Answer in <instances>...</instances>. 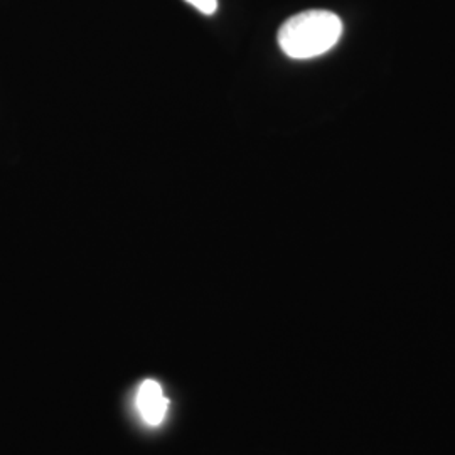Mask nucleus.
<instances>
[{
	"mask_svg": "<svg viewBox=\"0 0 455 455\" xmlns=\"http://www.w3.org/2000/svg\"><path fill=\"white\" fill-rule=\"evenodd\" d=\"M186 2L191 4L204 16H212L218 9V0H186Z\"/></svg>",
	"mask_w": 455,
	"mask_h": 455,
	"instance_id": "obj_3",
	"label": "nucleus"
},
{
	"mask_svg": "<svg viewBox=\"0 0 455 455\" xmlns=\"http://www.w3.org/2000/svg\"><path fill=\"white\" fill-rule=\"evenodd\" d=\"M137 407L147 425L157 427L163 423L169 407V400L163 395V388L156 379H146L139 388Z\"/></svg>",
	"mask_w": 455,
	"mask_h": 455,
	"instance_id": "obj_2",
	"label": "nucleus"
},
{
	"mask_svg": "<svg viewBox=\"0 0 455 455\" xmlns=\"http://www.w3.org/2000/svg\"><path fill=\"white\" fill-rule=\"evenodd\" d=\"M342 36V20L329 11H306L287 19L278 31V46L292 60H312L334 48Z\"/></svg>",
	"mask_w": 455,
	"mask_h": 455,
	"instance_id": "obj_1",
	"label": "nucleus"
}]
</instances>
